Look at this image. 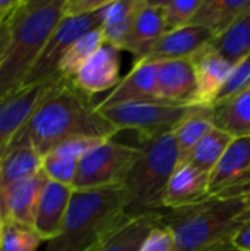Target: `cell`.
<instances>
[{
    "label": "cell",
    "instance_id": "1",
    "mask_svg": "<svg viewBox=\"0 0 250 251\" xmlns=\"http://www.w3.org/2000/svg\"><path fill=\"white\" fill-rule=\"evenodd\" d=\"M116 134L118 131L99 110L93 97L77 88L72 81L60 78L47 91L7 149L31 146L46 156L69 140H111Z\"/></svg>",
    "mask_w": 250,
    "mask_h": 251
},
{
    "label": "cell",
    "instance_id": "2",
    "mask_svg": "<svg viewBox=\"0 0 250 251\" xmlns=\"http://www.w3.org/2000/svg\"><path fill=\"white\" fill-rule=\"evenodd\" d=\"M250 219V193L217 196L162 213V225L174 238V251H211L230 243Z\"/></svg>",
    "mask_w": 250,
    "mask_h": 251
},
{
    "label": "cell",
    "instance_id": "3",
    "mask_svg": "<svg viewBox=\"0 0 250 251\" xmlns=\"http://www.w3.org/2000/svg\"><path fill=\"white\" fill-rule=\"evenodd\" d=\"M65 0H21L10 13V35L0 59V99L22 87L46 43L63 19Z\"/></svg>",
    "mask_w": 250,
    "mask_h": 251
},
{
    "label": "cell",
    "instance_id": "4",
    "mask_svg": "<svg viewBox=\"0 0 250 251\" xmlns=\"http://www.w3.org/2000/svg\"><path fill=\"white\" fill-rule=\"evenodd\" d=\"M130 216L122 187L74 190L60 234L44 251H88Z\"/></svg>",
    "mask_w": 250,
    "mask_h": 251
},
{
    "label": "cell",
    "instance_id": "5",
    "mask_svg": "<svg viewBox=\"0 0 250 251\" xmlns=\"http://www.w3.org/2000/svg\"><path fill=\"white\" fill-rule=\"evenodd\" d=\"M139 159L122 185L128 216L161 212L165 188L180 163L172 132L139 138Z\"/></svg>",
    "mask_w": 250,
    "mask_h": 251
},
{
    "label": "cell",
    "instance_id": "6",
    "mask_svg": "<svg viewBox=\"0 0 250 251\" xmlns=\"http://www.w3.org/2000/svg\"><path fill=\"white\" fill-rule=\"evenodd\" d=\"M139 147L103 140L78 162L74 190H102L122 187L139 159Z\"/></svg>",
    "mask_w": 250,
    "mask_h": 251
},
{
    "label": "cell",
    "instance_id": "7",
    "mask_svg": "<svg viewBox=\"0 0 250 251\" xmlns=\"http://www.w3.org/2000/svg\"><path fill=\"white\" fill-rule=\"evenodd\" d=\"M193 107L194 104H174L155 100L113 106L100 112L118 132L130 129L136 131L139 138H153L172 132Z\"/></svg>",
    "mask_w": 250,
    "mask_h": 251
},
{
    "label": "cell",
    "instance_id": "8",
    "mask_svg": "<svg viewBox=\"0 0 250 251\" xmlns=\"http://www.w3.org/2000/svg\"><path fill=\"white\" fill-rule=\"evenodd\" d=\"M103 13H105V9L94 12L91 15L63 18L60 24L56 26V29L53 31V34L50 35L49 41L46 43L41 54L38 56L32 69L27 75L22 87L44 84V82L62 78L59 75V65L63 56L78 38L102 26Z\"/></svg>",
    "mask_w": 250,
    "mask_h": 251
},
{
    "label": "cell",
    "instance_id": "9",
    "mask_svg": "<svg viewBox=\"0 0 250 251\" xmlns=\"http://www.w3.org/2000/svg\"><path fill=\"white\" fill-rule=\"evenodd\" d=\"M250 193V137L233 138L209 176V197Z\"/></svg>",
    "mask_w": 250,
    "mask_h": 251
},
{
    "label": "cell",
    "instance_id": "10",
    "mask_svg": "<svg viewBox=\"0 0 250 251\" xmlns=\"http://www.w3.org/2000/svg\"><path fill=\"white\" fill-rule=\"evenodd\" d=\"M60 78L44 84L25 85L0 99V157L10 144L12 138L44 99L47 91Z\"/></svg>",
    "mask_w": 250,
    "mask_h": 251
},
{
    "label": "cell",
    "instance_id": "11",
    "mask_svg": "<svg viewBox=\"0 0 250 251\" xmlns=\"http://www.w3.org/2000/svg\"><path fill=\"white\" fill-rule=\"evenodd\" d=\"M196 72V96L194 104L212 107L225 82L228 81L234 65L218 53L212 44L206 46L190 59Z\"/></svg>",
    "mask_w": 250,
    "mask_h": 251
},
{
    "label": "cell",
    "instance_id": "12",
    "mask_svg": "<svg viewBox=\"0 0 250 251\" xmlns=\"http://www.w3.org/2000/svg\"><path fill=\"white\" fill-rule=\"evenodd\" d=\"M121 50L103 44L71 79L77 88L87 96L112 91L121 81Z\"/></svg>",
    "mask_w": 250,
    "mask_h": 251
},
{
    "label": "cell",
    "instance_id": "13",
    "mask_svg": "<svg viewBox=\"0 0 250 251\" xmlns=\"http://www.w3.org/2000/svg\"><path fill=\"white\" fill-rule=\"evenodd\" d=\"M158 99V63L137 62L133 69L121 78L119 84L97 103L99 110L139 101H155Z\"/></svg>",
    "mask_w": 250,
    "mask_h": 251
},
{
    "label": "cell",
    "instance_id": "14",
    "mask_svg": "<svg viewBox=\"0 0 250 251\" xmlns=\"http://www.w3.org/2000/svg\"><path fill=\"white\" fill-rule=\"evenodd\" d=\"M167 32L159 1L140 0L124 50L133 54L134 63L143 60Z\"/></svg>",
    "mask_w": 250,
    "mask_h": 251
},
{
    "label": "cell",
    "instance_id": "15",
    "mask_svg": "<svg viewBox=\"0 0 250 251\" xmlns=\"http://www.w3.org/2000/svg\"><path fill=\"white\" fill-rule=\"evenodd\" d=\"M72 194V187L50 179L46 181L34 219V229L43 241L50 243L60 234Z\"/></svg>",
    "mask_w": 250,
    "mask_h": 251
},
{
    "label": "cell",
    "instance_id": "16",
    "mask_svg": "<svg viewBox=\"0 0 250 251\" xmlns=\"http://www.w3.org/2000/svg\"><path fill=\"white\" fill-rule=\"evenodd\" d=\"M214 38L215 37L209 29L197 25H187L174 31H168L143 60L159 63L165 60L192 59L200 50L209 46Z\"/></svg>",
    "mask_w": 250,
    "mask_h": 251
},
{
    "label": "cell",
    "instance_id": "17",
    "mask_svg": "<svg viewBox=\"0 0 250 251\" xmlns=\"http://www.w3.org/2000/svg\"><path fill=\"white\" fill-rule=\"evenodd\" d=\"M196 72L190 59L158 63V99L174 104H194ZM196 106V104H194Z\"/></svg>",
    "mask_w": 250,
    "mask_h": 251
},
{
    "label": "cell",
    "instance_id": "18",
    "mask_svg": "<svg viewBox=\"0 0 250 251\" xmlns=\"http://www.w3.org/2000/svg\"><path fill=\"white\" fill-rule=\"evenodd\" d=\"M209 197V175L189 163H180L174 171L162 199L164 210L184 209Z\"/></svg>",
    "mask_w": 250,
    "mask_h": 251
},
{
    "label": "cell",
    "instance_id": "19",
    "mask_svg": "<svg viewBox=\"0 0 250 251\" xmlns=\"http://www.w3.org/2000/svg\"><path fill=\"white\" fill-rule=\"evenodd\" d=\"M47 176L41 171L38 175L19 181L0 191L1 212L4 222H16L34 226L35 212Z\"/></svg>",
    "mask_w": 250,
    "mask_h": 251
},
{
    "label": "cell",
    "instance_id": "20",
    "mask_svg": "<svg viewBox=\"0 0 250 251\" xmlns=\"http://www.w3.org/2000/svg\"><path fill=\"white\" fill-rule=\"evenodd\" d=\"M162 213L130 216L99 244L97 251H140L149 235L162 225Z\"/></svg>",
    "mask_w": 250,
    "mask_h": 251
},
{
    "label": "cell",
    "instance_id": "21",
    "mask_svg": "<svg viewBox=\"0 0 250 251\" xmlns=\"http://www.w3.org/2000/svg\"><path fill=\"white\" fill-rule=\"evenodd\" d=\"M215 128L231 138L250 137V88L217 101L212 106Z\"/></svg>",
    "mask_w": 250,
    "mask_h": 251
},
{
    "label": "cell",
    "instance_id": "22",
    "mask_svg": "<svg viewBox=\"0 0 250 251\" xmlns=\"http://www.w3.org/2000/svg\"><path fill=\"white\" fill-rule=\"evenodd\" d=\"M43 171V156L31 146L9 147L0 157V191Z\"/></svg>",
    "mask_w": 250,
    "mask_h": 251
},
{
    "label": "cell",
    "instance_id": "23",
    "mask_svg": "<svg viewBox=\"0 0 250 251\" xmlns=\"http://www.w3.org/2000/svg\"><path fill=\"white\" fill-rule=\"evenodd\" d=\"M248 9H250V0H202L190 25L206 28L217 38Z\"/></svg>",
    "mask_w": 250,
    "mask_h": 251
},
{
    "label": "cell",
    "instance_id": "24",
    "mask_svg": "<svg viewBox=\"0 0 250 251\" xmlns=\"http://www.w3.org/2000/svg\"><path fill=\"white\" fill-rule=\"evenodd\" d=\"M215 128L212 119V107L194 106L193 110L181 121V124L172 131L177 150L180 154V163H183L194 147ZM178 163V165H180Z\"/></svg>",
    "mask_w": 250,
    "mask_h": 251
},
{
    "label": "cell",
    "instance_id": "25",
    "mask_svg": "<svg viewBox=\"0 0 250 251\" xmlns=\"http://www.w3.org/2000/svg\"><path fill=\"white\" fill-rule=\"evenodd\" d=\"M140 0H111L105 7L102 32L106 44L124 50Z\"/></svg>",
    "mask_w": 250,
    "mask_h": 251
},
{
    "label": "cell",
    "instance_id": "26",
    "mask_svg": "<svg viewBox=\"0 0 250 251\" xmlns=\"http://www.w3.org/2000/svg\"><path fill=\"white\" fill-rule=\"evenodd\" d=\"M212 47L233 65L250 54V9L220 37L214 38Z\"/></svg>",
    "mask_w": 250,
    "mask_h": 251
},
{
    "label": "cell",
    "instance_id": "27",
    "mask_svg": "<svg viewBox=\"0 0 250 251\" xmlns=\"http://www.w3.org/2000/svg\"><path fill=\"white\" fill-rule=\"evenodd\" d=\"M231 141H233V138L228 134H225L224 131H221L218 128H214L194 147V150L190 153V156L183 163H189L193 168H196L197 171L211 176L212 171L221 160L222 154L225 153V150Z\"/></svg>",
    "mask_w": 250,
    "mask_h": 251
},
{
    "label": "cell",
    "instance_id": "28",
    "mask_svg": "<svg viewBox=\"0 0 250 251\" xmlns=\"http://www.w3.org/2000/svg\"><path fill=\"white\" fill-rule=\"evenodd\" d=\"M105 44L103 32L100 28H96L87 34H84L81 38H78L72 47L66 51L63 56L60 65H59V75L63 79H72L78 71L85 65V62Z\"/></svg>",
    "mask_w": 250,
    "mask_h": 251
},
{
    "label": "cell",
    "instance_id": "29",
    "mask_svg": "<svg viewBox=\"0 0 250 251\" xmlns=\"http://www.w3.org/2000/svg\"><path fill=\"white\" fill-rule=\"evenodd\" d=\"M43 243L34 226L4 222L3 237L0 243L1 251H37Z\"/></svg>",
    "mask_w": 250,
    "mask_h": 251
},
{
    "label": "cell",
    "instance_id": "30",
    "mask_svg": "<svg viewBox=\"0 0 250 251\" xmlns=\"http://www.w3.org/2000/svg\"><path fill=\"white\" fill-rule=\"evenodd\" d=\"M78 162L80 160L72 156L52 150L43 156V172L47 179L72 187L78 169Z\"/></svg>",
    "mask_w": 250,
    "mask_h": 251
},
{
    "label": "cell",
    "instance_id": "31",
    "mask_svg": "<svg viewBox=\"0 0 250 251\" xmlns=\"http://www.w3.org/2000/svg\"><path fill=\"white\" fill-rule=\"evenodd\" d=\"M200 4H202V0H164V1H159L167 32L190 25Z\"/></svg>",
    "mask_w": 250,
    "mask_h": 251
},
{
    "label": "cell",
    "instance_id": "32",
    "mask_svg": "<svg viewBox=\"0 0 250 251\" xmlns=\"http://www.w3.org/2000/svg\"><path fill=\"white\" fill-rule=\"evenodd\" d=\"M248 88H250V54H248L245 59H242L239 63L234 65L231 75H230L228 81L225 82L222 91L220 93L217 101L224 100L231 96H236Z\"/></svg>",
    "mask_w": 250,
    "mask_h": 251
},
{
    "label": "cell",
    "instance_id": "33",
    "mask_svg": "<svg viewBox=\"0 0 250 251\" xmlns=\"http://www.w3.org/2000/svg\"><path fill=\"white\" fill-rule=\"evenodd\" d=\"M111 0H65L63 18L91 15L105 9Z\"/></svg>",
    "mask_w": 250,
    "mask_h": 251
},
{
    "label": "cell",
    "instance_id": "34",
    "mask_svg": "<svg viewBox=\"0 0 250 251\" xmlns=\"http://www.w3.org/2000/svg\"><path fill=\"white\" fill-rule=\"evenodd\" d=\"M140 251H174V238L168 228L158 226L144 241Z\"/></svg>",
    "mask_w": 250,
    "mask_h": 251
},
{
    "label": "cell",
    "instance_id": "35",
    "mask_svg": "<svg viewBox=\"0 0 250 251\" xmlns=\"http://www.w3.org/2000/svg\"><path fill=\"white\" fill-rule=\"evenodd\" d=\"M231 244L242 251H250V219L246 221L231 238Z\"/></svg>",
    "mask_w": 250,
    "mask_h": 251
},
{
    "label": "cell",
    "instance_id": "36",
    "mask_svg": "<svg viewBox=\"0 0 250 251\" xmlns=\"http://www.w3.org/2000/svg\"><path fill=\"white\" fill-rule=\"evenodd\" d=\"M10 18V16H9ZM9 18L0 25V59L7 47L9 43V35H10V26H9Z\"/></svg>",
    "mask_w": 250,
    "mask_h": 251
},
{
    "label": "cell",
    "instance_id": "37",
    "mask_svg": "<svg viewBox=\"0 0 250 251\" xmlns=\"http://www.w3.org/2000/svg\"><path fill=\"white\" fill-rule=\"evenodd\" d=\"M211 251H242L239 250L237 247H234L233 244H231V241L230 243H225V244H222V246H220V247H217V249H214V250Z\"/></svg>",
    "mask_w": 250,
    "mask_h": 251
},
{
    "label": "cell",
    "instance_id": "38",
    "mask_svg": "<svg viewBox=\"0 0 250 251\" xmlns=\"http://www.w3.org/2000/svg\"><path fill=\"white\" fill-rule=\"evenodd\" d=\"M3 229H4V216L1 212V203H0V243H1V237H3Z\"/></svg>",
    "mask_w": 250,
    "mask_h": 251
},
{
    "label": "cell",
    "instance_id": "39",
    "mask_svg": "<svg viewBox=\"0 0 250 251\" xmlns=\"http://www.w3.org/2000/svg\"><path fill=\"white\" fill-rule=\"evenodd\" d=\"M99 247V246H97ZM97 247H94V249H91V250H88V251H97Z\"/></svg>",
    "mask_w": 250,
    "mask_h": 251
},
{
    "label": "cell",
    "instance_id": "40",
    "mask_svg": "<svg viewBox=\"0 0 250 251\" xmlns=\"http://www.w3.org/2000/svg\"><path fill=\"white\" fill-rule=\"evenodd\" d=\"M0 251H1V249H0Z\"/></svg>",
    "mask_w": 250,
    "mask_h": 251
}]
</instances>
